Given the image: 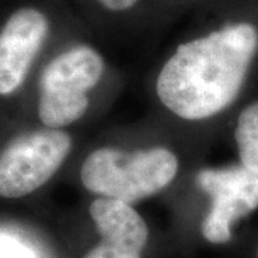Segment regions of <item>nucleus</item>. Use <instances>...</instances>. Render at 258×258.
Returning <instances> with one entry per match:
<instances>
[{
	"label": "nucleus",
	"instance_id": "nucleus-1",
	"mask_svg": "<svg viewBox=\"0 0 258 258\" xmlns=\"http://www.w3.org/2000/svg\"><path fill=\"white\" fill-rule=\"evenodd\" d=\"M258 49V30L237 23L178 46L158 76L161 102L179 118L200 120L230 106Z\"/></svg>",
	"mask_w": 258,
	"mask_h": 258
},
{
	"label": "nucleus",
	"instance_id": "nucleus-2",
	"mask_svg": "<svg viewBox=\"0 0 258 258\" xmlns=\"http://www.w3.org/2000/svg\"><path fill=\"white\" fill-rule=\"evenodd\" d=\"M176 172L178 159L165 148L134 152L101 148L85 159L81 179L91 192L131 204L164 189Z\"/></svg>",
	"mask_w": 258,
	"mask_h": 258
},
{
	"label": "nucleus",
	"instance_id": "nucleus-3",
	"mask_svg": "<svg viewBox=\"0 0 258 258\" xmlns=\"http://www.w3.org/2000/svg\"><path fill=\"white\" fill-rule=\"evenodd\" d=\"M102 72L103 60L89 46H76L55 57L40 76V120L49 128H59L82 118L89 106L86 93Z\"/></svg>",
	"mask_w": 258,
	"mask_h": 258
},
{
	"label": "nucleus",
	"instance_id": "nucleus-4",
	"mask_svg": "<svg viewBox=\"0 0 258 258\" xmlns=\"http://www.w3.org/2000/svg\"><path fill=\"white\" fill-rule=\"evenodd\" d=\"M72 147L71 137L56 128L20 135L0 155V197L20 198L47 182Z\"/></svg>",
	"mask_w": 258,
	"mask_h": 258
},
{
	"label": "nucleus",
	"instance_id": "nucleus-5",
	"mask_svg": "<svg viewBox=\"0 0 258 258\" xmlns=\"http://www.w3.org/2000/svg\"><path fill=\"white\" fill-rule=\"evenodd\" d=\"M197 184L211 198L203 221V235L212 244L231 240V225L258 207V175L244 165L203 169Z\"/></svg>",
	"mask_w": 258,
	"mask_h": 258
},
{
	"label": "nucleus",
	"instance_id": "nucleus-6",
	"mask_svg": "<svg viewBox=\"0 0 258 258\" xmlns=\"http://www.w3.org/2000/svg\"><path fill=\"white\" fill-rule=\"evenodd\" d=\"M49 32L46 16L36 9L15 12L0 30V95L15 92Z\"/></svg>",
	"mask_w": 258,
	"mask_h": 258
},
{
	"label": "nucleus",
	"instance_id": "nucleus-7",
	"mask_svg": "<svg viewBox=\"0 0 258 258\" xmlns=\"http://www.w3.org/2000/svg\"><path fill=\"white\" fill-rule=\"evenodd\" d=\"M89 211L102 241L83 258H141L148 227L129 204L101 197Z\"/></svg>",
	"mask_w": 258,
	"mask_h": 258
},
{
	"label": "nucleus",
	"instance_id": "nucleus-8",
	"mask_svg": "<svg viewBox=\"0 0 258 258\" xmlns=\"http://www.w3.org/2000/svg\"><path fill=\"white\" fill-rule=\"evenodd\" d=\"M241 165L258 175V102L240 113L235 128Z\"/></svg>",
	"mask_w": 258,
	"mask_h": 258
},
{
	"label": "nucleus",
	"instance_id": "nucleus-9",
	"mask_svg": "<svg viewBox=\"0 0 258 258\" xmlns=\"http://www.w3.org/2000/svg\"><path fill=\"white\" fill-rule=\"evenodd\" d=\"M0 258H37L36 254L29 249L16 238L0 234Z\"/></svg>",
	"mask_w": 258,
	"mask_h": 258
},
{
	"label": "nucleus",
	"instance_id": "nucleus-10",
	"mask_svg": "<svg viewBox=\"0 0 258 258\" xmlns=\"http://www.w3.org/2000/svg\"><path fill=\"white\" fill-rule=\"evenodd\" d=\"M102 5L109 10H126L131 9L138 0H99Z\"/></svg>",
	"mask_w": 258,
	"mask_h": 258
},
{
	"label": "nucleus",
	"instance_id": "nucleus-11",
	"mask_svg": "<svg viewBox=\"0 0 258 258\" xmlns=\"http://www.w3.org/2000/svg\"><path fill=\"white\" fill-rule=\"evenodd\" d=\"M257 257H258V254H257Z\"/></svg>",
	"mask_w": 258,
	"mask_h": 258
}]
</instances>
